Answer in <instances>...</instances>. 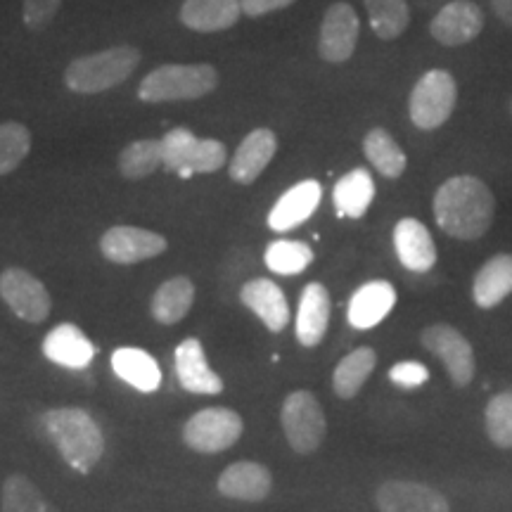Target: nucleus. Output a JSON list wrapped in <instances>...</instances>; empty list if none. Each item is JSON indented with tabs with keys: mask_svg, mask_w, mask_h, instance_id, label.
<instances>
[{
	"mask_svg": "<svg viewBox=\"0 0 512 512\" xmlns=\"http://www.w3.org/2000/svg\"><path fill=\"white\" fill-rule=\"evenodd\" d=\"M358 34H361V22H358L356 10L349 3H344V0L332 3L325 10L323 22H320V57L330 64L347 62L358 46Z\"/></svg>",
	"mask_w": 512,
	"mask_h": 512,
	"instance_id": "f8f14e48",
	"label": "nucleus"
},
{
	"mask_svg": "<svg viewBox=\"0 0 512 512\" xmlns=\"http://www.w3.org/2000/svg\"><path fill=\"white\" fill-rule=\"evenodd\" d=\"M216 86H219V72L214 64H162L140 81L138 98L150 105L197 100L216 91Z\"/></svg>",
	"mask_w": 512,
	"mask_h": 512,
	"instance_id": "20e7f679",
	"label": "nucleus"
},
{
	"mask_svg": "<svg viewBox=\"0 0 512 512\" xmlns=\"http://www.w3.org/2000/svg\"><path fill=\"white\" fill-rule=\"evenodd\" d=\"M486 437L498 448H512V392H501L484 408Z\"/></svg>",
	"mask_w": 512,
	"mask_h": 512,
	"instance_id": "c9c22d12",
	"label": "nucleus"
},
{
	"mask_svg": "<svg viewBox=\"0 0 512 512\" xmlns=\"http://www.w3.org/2000/svg\"><path fill=\"white\" fill-rule=\"evenodd\" d=\"M486 17L472 0H451L430 22V34L439 46L458 48L472 43L484 31Z\"/></svg>",
	"mask_w": 512,
	"mask_h": 512,
	"instance_id": "ddd939ff",
	"label": "nucleus"
},
{
	"mask_svg": "<svg viewBox=\"0 0 512 512\" xmlns=\"http://www.w3.org/2000/svg\"><path fill=\"white\" fill-rule=\"evenodd\" d=\"M363 155L370 164L375 166L377 174L384 178H399L406 171L408 159L401 145L396 143L394 136L384 128H370L363 138Z\"/></svg>",
	"mask_w": 512,
	"mask_h": 512,
	"instance_id": "c756f323",
	"label": "nucleus"
},
{
	"mask_svg": "<svg viewBox=\"0 0 512 512\" xmlns=\"http://www.w3.org/2000/svg\"><path fill=\"white\" fill-rule=\"evenodd\" d=\"M176 377L178 384L190 394H202V396H216L223 392V380L214 373L204 354V347L200 339L188 337L183 339L176 347Z\"/></svg>",
	"mask_w": 512,
	"mask_h": 512,
	"instance_id": "2eb2a0df",
	"label": "nucleus"
},
{
	"mask_svg": "<svg viewBox=\"0 0 512 512\" xmlns=\"http://www.w3.org/2000/svg\"><path fill=\"white\" fill-rule=\"evenodd\" d=\"M43 356L55 366L81 370L93 361L95 347L91 339L83 335L79 325L60 323L43 337Z\"/></svg>",
	"mask_w": 512,
	"mask_h": 512,
	"instance_id": "5701e85b",
	"label": "nucleus"
},
{
	"mask_svg": "<svg viewBox=\"0 0 512 512\" xmlns=\"http://www.w3.org/2000/svg\"><path fill=\"white\" fill-rule=\"evenodd\" d=\"M394 249L401 266L413 273H425L437 264V245L425 223L418 219H401L394 228Z\"/></svg>",
	"mask_w": 512,
	"mask_h": 512,
	"instance_id": "412c9836",
	"label": "nucleus"
},
{
	"mask_svg": "<svg viewBox=\"0 0 512 512\" xmlns=\"http://www.w3.org/2000/svg\"><path fill=\"white\" fill-rule=\"evenodd\" d=\"M112 370L119 380L131 384L143 394L157 392L162 384V370L159 363L147 351L136 347H121L112 354Z\"/></svg>",
	"mask_w": 512,
	"mask_h": 512,
	"instance_id": "a878e982",
	"label": "nucleus"
},
{
	"mask_svg": "<svg viewBox=\"0 0 512 512\" xmlns=\"http://www.w3.org/2000/svg\"><path fill=\"white\" fill-rule=\"evenodd\" d=\"M0 299L17 318L27 323H43L53 309V299L46 285L24 268H5L0 273Z\"/></svg>",
	"mask_w": 512,
	"mask_h": 512,
	"instance_id": "9d476101",
	"label": "nucleus"
},
{
	"mask_svg": "<svg viewBox=\"0 0 512 512\" xmlns=\"http://www.w3.org/2000/svg\"><path fill=\"white\" fill-rule=\"evenodd\" d=\"M380 512H451L446 496L432 486L406 479H389L375 494Z\"/></svg>",
	"mask_w": 512,
	"mask_h": 512,
	"instance_id": "4468645a",
	"label": "nucleus"
},
{
	"mask_svg": "<svg viewBox=\"0 0 512 512\" xmlns=\"http://www.w3.org/2000/svg\"><path fill=\"white\" fill-rule=\"evenodd\" d=\"M458 105V83L446 69H430L413 86L408 112L420 131H434L451 119Z\"/></svg>",
	"mask_w": 512,
	"mask_h": 512,
	"instance_id": "423d86ee",
	"label": "nucleus"
},
{
	"mask_svg": "<svg viewBox=\"0 0 512 512\" xmlns=\"http://www.w3.org/2000/svg\"><path fill=\"white\" fill-rule=\"evenodd\" d=\"M508 112H510V117H512V95H510V100H508Z\"/></svg>",
	"mask_w": 512,
	"mask_h": 512,
	"instance_id": "a19ab883",
	"label": "nucleus"
},
{
	"mask_svg": "<svg viewBox=\"0 0 512 512\" xmlns=\"http://www.w3.org/2000/svg\"><path fill=\"white\" fill-rule=\"evenodd\" d=\"M192 304H195V285L185 275L166 280L157 287L155 297L150 302L152 318L162 325H176L188 316Z\"/></svg>",
	"mask_w": 512,
	"mask_h": 512,
	"instance_id": "bb28decb",
	"label": "nucleus"
},
{
	"mask_svg": "<svg viewBox=\"0 0 512 512\" xmlns=\"http://www.w3.org/2000/svg\"><path fill=\"white\" fill-rule=\"evenodd\" d=\"M164 164V145L157 138L133 140L119 152V174L128 181H143Z\"/></svg>",
	"mask_w": 512,
	"mask_h": 512,
	"instance_id": "7c9ffc66",
	"label": "nucleus"
},
{
	"mask_svg": "<svg viewBox=\"0 0 512 512\" xmlns=\"http://www.w3.org/2000/svg\"><path fill=\"white\" fill-rule=\"evenodd\" d=\"M169 242L155 230L136 226H114L100 238V252L107 261L119 266H133L140 261L164 254Z\"/></svg>",
	"mask_w": 512,
	"mask_h": 512,
	"instance_id": "9b49d317",
	"label": "nucleus"
},
{
	"mask_svg": "<svg viewBox=\"0 0 512 512\" xmlns=\"http://www.w3.org/2000/svg\"><path fill=\"white\" fill-rule=\"evenodd\" d=\"M294 0H240L242 15L247 17H264L271 12H278L283 8H290Z\"/></svg>",
	"mask_w": 512,
	"mask_h": 512,
	"instance_id": "58836bf2",
	"label": "nucleus"
},
{
	"mask_svg": "<svg viewBox=\"0 0 512 512\" xmlns=\"http://www.w3.org/2000/svg\"><path fill=\"white\" fill-rule=\"evenodd\" d=\"M330 313H332V302L330 292L325 290V285L320 283H309L304 287L302 299H299L297 309V328H294V335H297V342L306 349L318 347L325 339V332H328L330 325Z\"/></svg>",
	"mask_w": 512,
	"mask_h": 512,
	"instance_id": "4be33fe9",
	"label": "nucleus"
},
{
	"mask_svg": "<svg viewBox=\"0 0 512 512\" xmlns=\"http://www.w3.org/2000/svg\"><path fill=\"white\" fill-rule=\"evenodd\" d=\"M216 486H219L221 496L230 498V501L261 503L271 494L273 475L268 472L266 465L252 463V460H240V463L228 465L221 472Z\"/></svg>",
	"mask_w": 512,
	"mask_h": 512,
	"instance_id": "f3484780",
	"label": "nucleus"
},
{
	"mask_svg": "<svg viewBox=\"0 0 512 512\" xmlns=\"http://www.w3.org/2000/svg\"><path fill=\"white\" fill-rule=\"evenodd\" d=\"M240 302L271 332H283L290 325V302L273 280L254 278L242 285Z\"/></svg>",
	"mask_w": 512,
	"mask_h": 512,
	"instance_id": "a211bd4d",
	"label": "nucleus"
},
{
	"mask_svg": "<svg viewBox=\"0 0 512 512\" xmlns=\"http://www.w3.org/2000/svg\"><path fill=\"white\" fill-rule=\"evenodd\" d=\"M268 271L278 275H299L313 264V249L299 240H273L266 247Z\"/></svg>",
	"mask_w": 512,
	"mask_h": 512,
	"instance_id": "72a5a7b5",
	"label": "nucleus"
},
{
	"mask_svg": "<svg viewBox=\"0 0 512 512\" xmlns=\"http://www.w3.org/2000/svg\"><path fill=\"white\" fill-rule=\"evenodd\" d=\"M389 380L403 389H418L430 380V370L420 361H401L389 370Z\"/></svg>",
	"mask_w": 512,
	"mask_h": 512,
	"instance_id": "4c0bfd02",
	"label": "nucleus"
},
{
	"mask_svg": "<svg viewBox=\"0 0 512 512\" xmlns=\"http://www.w3.org/2000/svg\"><path fill=\"white\" fill-rule=\"evenodd\" d=\"M280 422H283L287 444L299 456H309V453L318 451L325 439V432H328L323 406L306 389H297L283 401Z\"/></svg>",
	"mask_w": 512,
	"mask_h": 512,
	"instance_id": "0eeeda50",
	"label": "nucleus"
},
{
	"mask_svg": "<svg viewBox=\"0 0 512 512\" xmlns=\"http://www.w3.org/2000/svg\"><path fill=\"white\" fill-rule=\"evenodd\" d=\"M512 294V254H496L479 268L472 299L479 309H494Z\"/></svg>",
	"mask_w": 512,
	"mask_h": 512,
	"instance_id": "393cba45",
	"label": "nucleus"
},
{
	"mask_svg": "<svg viewBox=\"0 0 512 512\" xmlns=\"http://www.w3.org/2000/svg\"><path fill=\"white\" fill-rule=\"evenodd\" d=\"M31 152V131L19 121L0 124V178L12 174Z\"/></svg>",
	"mask_w": 512,
	"mask_h": 512,
	"instance_id": "f704fd0d",
	"label": "nucleus"
},
{
	"mask_svg": "<svg viewBox=\"0 0 512 512\" xmlns=\"http://www.w3.org/2000/svg\"><path fill=\"white\" fill-rule=\"evenodd\" d=\"M377 366V354L370 347H358L337 363L332 373V389L339 399H354Z\"/></svg>",
	"mask_w": 512,
	"mask_h": 512,
	"instance_id": "c85d7f7f",
	"label": "nucleus"
},
{
	"mask_svg": "<svg viewBox=\"0 0 512 512\" xmlns=\"http://www.w3.org/2000/svg\"><path fill=\"white\" fill-rule=\"evenodd\" d=\"M43 427L69 467L81 475L95 470L105 453V434L81 408H53L43 413Z\"/></svg>",
	"mask_w": 512,
	"mask_h": 512,
	"instance_id": "f03ea898",
	"label": "nucleus"
},
{
	"mask_svg": "<svg viewBox=\"0 0 512 512\" xmlns=\"http://www.w3.org/2000/svg\"><path fill=\"white\" fill-rule=\"evenodd\" d=\"M275 152H278V138L271 128H254L230 159L228 176L240 185H252L273 162Z\"/></svg>",
	"mask_w": 512,
	"mask_h": 512,
	"instance_id": "dca6fc26",
	"label": "nucleus"
},
{
	"mask_svg": "<svg viewBox=\"0 0 512 512\" xmlns=\"http://www.w3.org/2000/svg\"><path fill=\"white\" fill-rule=\"evenodd\" d=\"M323 188L318 181H302L292 185L290 190L273 204L271 214H268V228L273 233H287V230L302 226L311 219L313 211L318 209Z\"/></svg>",
	"mask_w": 512,
	"mask_h": 512,
	"instance_id": "6ab92c4d",
	"label": "nucleus"
},
{
	"mask_svg": "<svg viewBox=\"0 0 512 512\" xmlns=\"http://www.w3.org/2000/svg\"><path fill=\"white\" fill-rule=\"evenodd\" d=\"M245 432L240 413L230 408H202L183 425V441L197 453H221L235 446Z\"/></svg>",
	"mask_w": 512,
	"mask_h": 512,
	"instance_id": "6e6552de",
	"label": "nucleus"
},
{
	"mask_svg": "<svg viewBox=\"0 0 512 512\" xmlns=\"http://www.w3.org/2000/svg\"><path fill=\"white\" fill-rule=\"evenodd\" d=\"M491 5H494V12L501 19V24L512 29V0H491Z\"/></svg>",
	"mask_w": 512,
	"mask_h": 512,
	"instance_id": "ea45409f",
	"label": "nucleus"
},
{
	"mask_svg": "<svg viewBox=\"0 0 512 512\" xmlns=\"http://www.w3.org/2000/svg\"><path fill=\"white\" fill-rule=\"evenodd\" d=\"M420 342L422 347L444 363L446 373L456 387H465V384L475 380V349H472V344L467 342V337L458 328L448 323H434L430 328L422 330Z\"/></svg>",
	"mask_w": 512,
	"mask_h": 512,
	"instance_id": "1a4fd4ad",
	"label": "nucleus"
},
{
	"mask_svg": "<svg viewBox=\"0 0 512 512\" xmlns=\"http://www.w3.org/2000/svg\"><path fill=\"white\" fill-rule=\"evenodd\" d=\"M140 60L143 55L133 46H114L100 50V53L81 55L69 62L67 72H64V86L79 95L105 93L136 72Z\"/></svg>",
	"mask_w": 512,
	"mask_h": 512,
	"instance_id": "7ed1b4c3",
	"label": "nucleus"
},
{
	"mask_svg": "<svg viewBox=\"0 0 512 512\" xmlns=\"http://www.w3.org/2000/svg\"><path fill=\"white\" fill-rule=\"evenodd\" d=\"M434 219L448 238L479 240L489 233L496 214V197L482 178L453 176L434 192Z\"/></svg>",
	"mask_w": 512,
	"mask_h": 512,
	"instance_id": "f257e3e1",
	"label": "nucleus"
},
{
	"mask_svg": "<svg viewBox=\"0 0 512 512\" xmlns=\"http://www.w3.org/2000/svg\"><path fill=\"white\" fill-rule=\"evenodd\" d=\"M0 512H60L27 475H10L3 484Z\"/></svg>",
	"mask_w": 512,
	"mask_h": 512,
	"instance_id": "473e14b6",
	"label": "nucleus"
},
{
	"mask_svg": "<svg viewBox=\"0 0 512 512\" xmlns=\"http://www.w3.org/2000/svg\"><path fill=\"white\" fill-rule=\"evenodd\" d=\"M396 306V290L387 280H370L361 285L349 299L347 320L351 328L370 330L377 328Z\"/></svg>",
	"mask_w": 512,
	"mask_h": 512,
	"instance_id": "aec40b11",
	"label": "nucleus"
},
{
	"mask_svg": "<svg viewBox=\"0 0 512 512\" xmlns=\"http://www.w3.org/2000/svg\"><path fill=\"white\" fill-rule=\"evenodd\" d=\"M242 15L240 0H183L181 22L197 34H214L238 24Z\"/></svg>",
	"mask_w": 512,
	"mask_h": 512,
	"instance_id": "b1692460",
	"label": "nucleus"
},
{
	"mask_svg": "<svg viewBox=\"0 0 512 512\" xmlns=\"http://www.w3.org/2000/svg\"><path fill=\"white\" fill-rule=\"evenodd\" d=\"M164 166L174 174H214L226 164L228 150L221 140L197 138L188 128H174L162 138Z\"/></svg>",
	"mask_w": 512,
	"mask_h": 512,
	"instance_id": "39448f33",
	"label": "nucleus"
},
{
	"mask_svg": "<svg viewBox=\"0 0 512 512\" xmlns=\"http://www.w3.org/2000/svg\"><path fill=\"white\" fill-rule=\"evenodd\" d=\"M366 5L370 29L382 41H394L411 24V10L406 0H363Z\"/></svg>",
	"mask_w": 512,
	"mask_h": 512,
	"instance_id": "2f4dec72",
	"label": "nucleus"
},
{
	"mask_svg": "<svg viewBox=\"0 0 512 512\" xmlns=\"http://www.w3.org/2000/svg\"><path fill=\"white\" fill-rule=\"evenodd\" d=\"M62 0H24L22 19L24 27L29 31H43L50 27L57 10H60Z\"/></svg>",
	"mask_w": 512,
	"mask_h": 512,
	"instance_id": "e433bc0d",
	"label": "nucleus"
},
{
	"mask_svg": "<svg viewBox=\"0 0 512 512\" xmlns=\"http://www.w3.org/2000/svg\"><path fill=\"white\" fill-rule=\"evenodd\" d=\"M375 200V181L366 169H354L344 174L332 190V202L339 216L347 219H361L366 216L370 204Z\"/></svg>",
	"mask_w": 512,
	"mask_h": 512,
	"instance_id": "cd10ccee",
	"label": "nucleus"
}]
</instances>
